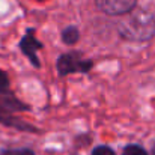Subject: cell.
Listing matches in <instances>:
<instances>
[{
	"label": "cell",
	"mask_w": 155,
	"mask_h": 155,
	"mask_svg": "<svg viewBox=\"0 0 155 155\" xmlns=\"http://www.w3.org/2000/svg\"><path fill=\"white\" fill-rule=\"evenodd\" d=\"M117 32L124 39L142 42L155 36V18L143 9L131 11L117 24Z\"/></svg>",
	"instance_id": "obj_1"
},
{
	"label": "cell",
	"mask_w": 155,
	"mask_h": 155,
	"mask_svg": "<svg viewBox=\"0 0 155 155\" xmlns=\"http://www.w3.org/2000/svg\"><path fill=\"white\" fill-rule=\"evenodd\" d=\"M56 66L60 75H68L74 72H87L92 68V60L84 59L80 53H66L57 59Z\"/></svg>",
	"instance_id": "obj_2"
},
{
	"label": "cell",
	"mask_w": 155,
	"mask_h": 155,
	"mask_svg": "<svg viewBox=\"0 0 155 155\" xmlns=\"http://www.w3.org/2000/svg\"><path fill=\"white\" fill-rule=\"evenodd\" d=\"M95 3L107 15H127L136 8L137 0H95Z\"/></svg>",
	"instance_id": "obj_3"
},
{
	"label": "cell",
	"mask_w": 155,
	"mask_h": 155,
	"mask_svg": "<svg viewBox=\"0 0 155 155\" xmlns=\"http://www.w3.org/2000/svg\"><path fill=\"white\" fill-rule=\"evenodd\" d=\"M20 47H21V51L30 59V62H32L35 66H39V60H38L36 51H38L39 48H42V44L35 38L33 30H29V32H27V35L21 39Z\"/></svg>",
	"instance_id": "obj_4"
},
{
	"label": "cell",
	"mask_w": 155,
	"mask_h": 155,
	"mask_svg": "<svg viewBox=\"0 0 155 155\" xmlns=\"http://www.w3.org/2000/svg\"><path fill=\"white\" fill-rule=\"evenodd\" d=\"M62 38H63V42H65V44H68V45H74V44L78 41V38H80V32H78V29L69 26V27H66V29L63 30Z\"/></svg>",
	"instance_id": "obj_5"
},
{
	"label": "cell",
	"mask_w": 155,
	"mask_h": 155,
	"mask_svg": "<svg viewBox=\"0 0 155 155\" xmlns=\"http://www.w3.org/2000/svg\"><path fill=\"white\" fill-rule=\"evenodd\" d=\"M122 155H148V152L139 145H128L124 149Z\"/></svg>",
	"instance_id": "obj_6"
},
{
	"label": "cell",
	"mask_w": 155,
	"mask_h": 155,
	"mask_svg": "<svg viewBox=\"0 0 155 155\" xmlns=\"http://www.w3.org/2000/svg\"><path fill=\"white\" fill-rule=\"evenodd\" d=\"M9 92V78L5 71L0 69V94H8Z\"/></svg>",
	"instance_id": "obj_7"
},
{
	"label": "cell",
	"mask_w": 155,
	"mask_h": 155,
	"mask_svg": "<svg viewBox=\"0 0 155 155\" xmlns=\"http://www.w3.org/2000/svg\"><path fill=\"white\" fill-rule=\"evenodd\" d=\"M0 155H35L32 149H6Z\"/></svg>",
	"instance_id": "obj_8"
},
{
	"label": "cell",
	"mask_w": 155,
	"mask_h": 155,
	"mask_svg": "<svg viewBox=\"0 0 155 155\" xmlns=\"http://www.w3.org/2000/svg\"><path fill=\"white\" fill-rule=\"evenodd\" d=\"M92 155H116V154L113 152L111 148L101 145V146H97V148L92 151Z\"/></svg>",
	"instance_id": "obj_9"
}]
</instances>
